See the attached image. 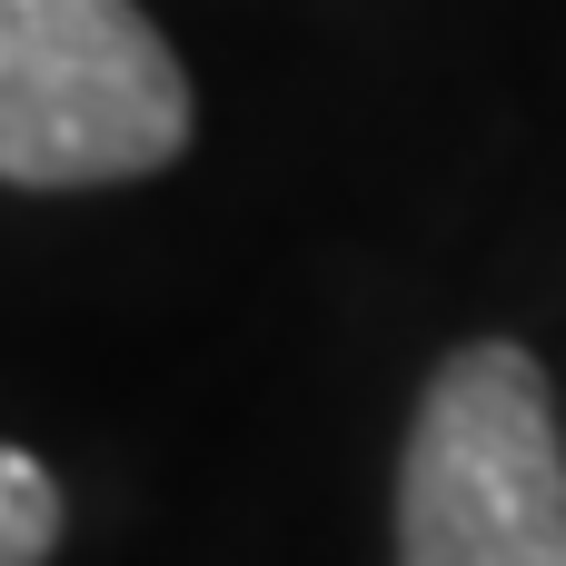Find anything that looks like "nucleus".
<instances>
[{
  "label": "nucleus",
  "instance_id": "1",
  "mask_svg": "<svg viewBox=\"0 0 566 566\" xmlns=\"http://www.w3.org/2000/svg\"><path fill=\"white\" fill-rule=\"evenodd\" d=\"M398 566H566V428L537 348L468 338L398 458Z\"/></svg>",
  "mask_w": 566,
  "mask_h": 566
},
{
  "label": "nucleus",
  "instance_id": "3",
  "mask_svg": "<svg viewBox=\"0 0 566 566\" xmlns=\"http://www.w3.org/2000/svg\"><path fill=\"white\" fill-rule=\"evenodd\" d=\"M60 557V488L30 448H0V566H50Z\"/></svg>",
  "mask_w": 566,
  "mask_h": 566
},
{
  "label": "nucleus",
  "instance_id": "2",
  "mask_svg": "<svg viewBox=\"0 0 566 566\" xmlns=\"http://www.w3.org/2000/svg\"><path fill=\"white\" fill-rule=\"evenodd\" d=\"M189 129V70L139 0H0V189H119Z\"/></svg>",
  "mask_w": 566,
  "mask_h": 566
}]
</instances>
